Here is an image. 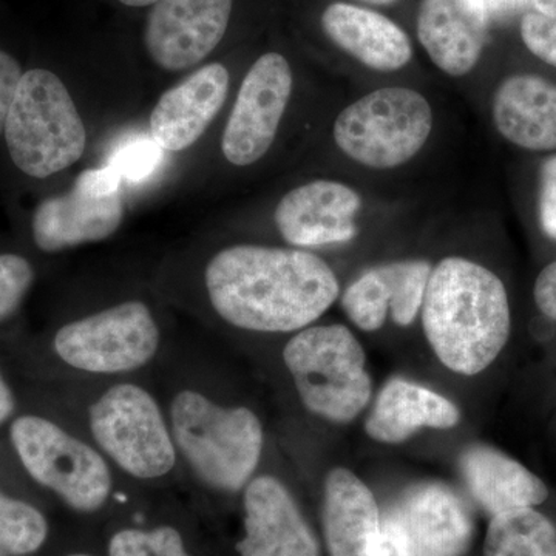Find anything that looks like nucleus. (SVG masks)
I'll list each match as a JSON object with an SVG mask.
<instances>
[{"mask_svg":"<svg viewBox=\"0 0 556 556\" xmlns=\"http://www.w3.org/2000/svg\"><path fill=\"white\" fill-rule=\"evenodd\" d=\"M324 529L329 556H380L378 501L346 468L325 479Z\"/></svg>","mask_w":556,"mask_h":556,"instance_id":"19","label":"nucleus"},{"mask_svg":"<svg viewBox=\"0 0 556 556\" xmlns=\"http://www.w3.org/2000/svg\"><path fill=\"white\" fill-rule=\"evenodd\" d=\"M532 5L536 13L556 21V0H532Z\"/></svg>","mask_w":556,"mask_h":556,"instance_id":"35","label":"nucleus"},{"mask_svg":"<svg viewBox=\"0 0 556 556\" xmlns=\"http://www.w3.org/2000/svg\"><path fill=\"white\" fill-rule=\"evenodd\" d=\"M240 556H318V543L287 486L258 477L244 486Z\"/></svg>","mask_w":556,"mask_h":556,"instance_id":"15","label":"nucleus"},{"mask_svg":"<svg viewBox=\"0 0 556 556\" xmlns=\"http://www.w3.org/2000/svg\"><path fill=\"white\" fill-rule=\"evenodd\" d=\"M473 519L441 482L409 486L380 511V556H464Z\"/></svg>","mask_w":556,"mask_h":556,"instance_id":"10","label":"nucleus"},{"mask_svg":"<svg viewBox=\"0 0 556 556\" xmlns=\"http://www.w3.org/2000/svg\"><path fill=\"white\" fill-rule=\"evenodd\" d=\"M459 420V409L447 397L409 380L393 379L380 391L365 430L382 444H401L420 428L447 430Z\"/></svg>","mask_w":556,"mask_h":556,"instance_id":"23","label":"nucleus"},{"mask_svg":"<svg viewBox=\"0 0 556 556\" xmlns=\"http://www.w3.org/2000/svg\"><path fill=\"white\" fill-rule=\"evenodd\" d=\"M433 129L426 97L407 87H386L348 105L334 123V141L351 160L393 169L422 150Z\"/></svg>","mask_w":556,"mask_h":556,"instance_id":"7","label":"nucleus"},{"mask_svg":"<svg viewBox=\"0 0 556 556\" xmlns=\"http://www.w3.org/2000/svg\"><path fill=\"white\" fill-rule=\"evenodd\" d=\"M3 137L14 166L38 179L73 166L87 142L86 127L67 87L43 68L22 75Z\"/></svg>","mask_w":556,"mask_h":556,"instance_id":"4","label":"nucleus"},{"mask_svg":"<svg viewBox=\"0 0 556 556\" xmlns=\"http://www.w3.org/2000/svg\"><path fill=\"white\" fill-rule=\"evenodd\" d=\"M35 268L20 254H0V324L20 311L35 283Z\"/></svg>","mask_w":556,"mask_h":556,"instance_id":"27","label":"nucleus"},{"mask_svg":"<svg viewBox=\"0 0 556 556\" xmlns=\"http://www.w3.org/2000/svg\"><path fill=\"white\" fill-rule=\"evenodd\" d=\"M175 447L201 482L218 492L244 489L257 470L263 452V427L244 407H222L185 390L170 405Z\"/></svg>","mask_w":556,"mask_h":556,"instance_id":"3","label":"nucleus"},{"mask_svg":"<svg viewBox=\"0 0 556 556\" xmlns=\"http://www.w3.org/2000/svg\"><path fill=\"white\" fill-rule=\"evenodd\" d=\"M109 556H190L177 529H124L109 544Z\"/></svg>","mask_w":556,"mask_h":556,"instance_id":"26","label":"nucleus"},{"mask_svg":"<svg viewBox=\"0 0 556 556\" xmlns=\"http://www.w3.org/2000/svg\"><path fill=\"white\" fill-rule=\"evenodd\" d=\"M431 270L430 263L424 260L376 266L346 289L342 298L343 311L364 331L382 328L388 313L394 324L408 327L422 309Z\"/></svg>","mask_w":556,"mask_h":556,"instance_id":"16","label":"nucleus"},{"mask_svg":"<svg viewBox=\"0 0 556 556\" xmlns=\"http://www.w3.org/2000/svg\"><path fill=\"white\" fill-rule=\"evenodd\" d=\"M94 441L130 477H166L177 464L174 437L155 397L135 383L109 388L90 407Z\"/></svg>","mask_w":556,"mask_h":556,"instance_id":"8","label":"nucleus"},{"mask_svg":"<svg viewBox=\"0 0 556 556\" xmlns=\"http://www.w3.org/2000/svg\"><path fill=\"white\" fill-rule=\"evenodd\" d=\"M489 17H507L526 9L532 0H481Z\"/></svg>","mask_w":556,"mask_h":556,"instance_id":"34","label":"nucleus"},{"mask_svg":"<svg viewBox=\"0 0 556 556\" xmlns=\"http://www.w3.org/2000/svg\"><path fill=\"white\" fill-rule=\"evenodd\" d=\"M533 294L541 313L556 321V262L541 270Z\"/></svg>","mask_w":556,"mask_h":556,"instance_id":"32","label":"nucleus"},{"mask_svg":"<svg viewBox=\"0 0 556 556\" xmlns=\"http://www.w3.org/2000/svg\"><path fill=\"white\" fill-rule=\"evenodd\" d=\"M11 447L33 481L73 510H100L112 492L104 457L49 417L21 415L10 422Z\"/></svg>","mask_w":556,"mask_h":556,"instance_id":"6","label":"nucleus"},{"mask_svg":"<svg viewBox=\"0 0 556 556\" xmlns=\"http://www.w3.org/2000/svg\"><path fill=\"white\" fill-rule=\"evenodd\" d=\"M160 329L138 300L70 321L53 339L56 356L91 375H123L148 365L160 348Z\"/></svg>","mask_w":556,"mask_h":556,"instance_id":"9","label":"nucleus"},{"mask_svg":"<svg viewBox=\"0 0 556 556\" xmlns=\"http://www.w3.org/2000/svg\"><path fill=\"white\" fill-rule=\"evenodd\" d=\"M119 2L127 7H148L155 5L159 0H119Z\"/></svg>","mask_w":556,"mask_h":556,"instance_id":"36","label":"nucleus"},{"mask_svg":"<svg viewBox=\"0 0 556 556\" xmlns=\"http://www.w3.org/2000/svg\"><path fill=\"white\" fill-rule=\"evenodd\" d=\"M489 14L481 0H424L417 36L430 60L450 76H464L484 49Z\"/></svg>","mask_w":556,"mask_h":556,"instance_id":"18","label":"nucleus"},{"mask_svg":"<svg viewBox=\"0 0 556 556\" xmlns=\"http://www.w3.org/2000/svg\"><path fill=\"white\" fill-rule=\"evenodd\" d=\"M521 38L527 49L556 68V21L530 11L521 21Z\"/></svg>","mask_w":556,"mask_h":556,"instance_id":"29","label":"nucleus"},{"mask_svg":"<svg viewBox=\"0 0 556 556\" xmlns=\"http://www.w3.org/2000/svg\"><path fill=\"white\" fill-rule=\"evenodd\" d=\"M540 218L544 232L556 240V155L541 169Z\"/></svg>","mask_w":556,"mask_h":556,"instance_id":"30","label":"nucleus"},{"mask_svg":"<svg viewBox=\"0 0 556 556\" xmlns=\"http://www.w3.org/2000/svg\"><path fill=\"white\" fill-rule=\"evenodd\" d=\"M364 2L375 3V5H388V3H393L394 0H364Z\"/></svg>","mask_w":556,"mask_h":556,"instance_id":"37","label":"nucleus"},{"mask_svg":"<svg viewBox=\"0 0 556 556\" xmlns=\"http://www.w3.org/2000/svg\"><path fill=\"white\" fill-rule=\"evenodd\" d=\"M229 91V72L204 65L156 102L150 115V138L163 150L181 152L195 144L217 116Z\"/></svg>","mask_w":556,"mask_h":556,"instance_id":"17","label":"nucleus"},{"mask_svg":"<svg viewBox=\"0 0 556 556\" xmlns=\"http://www.w3.org/2000/svg\"><path fill=\"white\" fill-rule=\"evenodd\" d=\"M292 86V70L281 54H263L249 68L222 139L223 153L230 164L251 166L268 153Z\"/></svg>","mask_w":556,"mask_h":556,"instance_id":"12","label":"nucleus"},{"mask_svg":"<svg viewBox=\"0 0 556 556\" xmlns=\"http://www.w3.org/2000/svg\"><path fill=\"white\" fill-rule=\"evenodd\" d=\"M163 149L152 138H138L127 142L109 163L123 179L142 181L159 169Z\"/></svg>","mask_w":556,"mask_h":556,"instance_id":"28","label":"nucleus"},{"mask_svg":"<svg viewBox=\"0 0 556 556\" xmlns=\"http://www.w3.org/2000/svg\"><path fill=\"white\" fill-rule=\"evenodd\" d=\"M49 522L27 501L0 490V556H30L46 544Z\"/></svg>","mask_w":556,"mask_h":556,"instance_id":"25","label":"nucleus"},{"mask_svg":"<svg viewBox=\"0 0 556 556\" xmlns=\"http://www.w3.org/2000/svg\"><path fill=\"white\" fill-rule=\"evenodd\" d=\"M68 556H90V555H80V554H76V555H68Z\"/></svg>","mask_w":556,"mask_h":556,"instance_id":"38","label":"nucleus"},{"mask_svg":"<svg viewBox=\"0 0 556 556\" xmlns=\"http://www.w3.org/2000/svg\"><path fill=\"white\" fill-rule=\"evenodd\" d=\"M496 129L526 150L556 149V86L532 75L510 76L493 98Z\"/></svg>","mask_w":556,"mask_h":556,"instance_id":"22","label":"nucleus"},{"mask_svg":"<svg viewBox=\"0 0 556 556\" xmlns=\"http://www.w3.org/2000/svg\"><path fill=\"white\" fill-rule=\"evenodd\" d=\"M208 300L223 320L255 332L308 328L339 298L334 270L302 249L240 244L208 262Z\"/></svg>","mask_w":556,"mask_h":556,"instance_id":"1","label":"nucleus"},{"mask_svg":"<svg viewBox=\"0 0 556 556\" xmlns=\"http://www.w3.org/2000/svg\"><path fill=\"white\" fill-rule=\"evenodd\" d=\"M123 177L110 164L84 170L68 192L40 201L33 214L36 247L58 254L112 237L124 218Z\"/></svg>","mask_w":556,"mask_h":556,"instance_id":"11","label":"nucleus"},{"mask_svg":"<svg viewBox=\"0 0 556 556\" xmlns=\"http://www.w3.org/2000/svg\"><path fill=\"white\" fill-rule=\"evenodd\" d=\"M233 0H159L146 22L150 58L167 72L206 60L228 30Z\"/></svg>","mask_w":556,"mask_h":556,"instance_id":"13","label":"nucleus"},{"mask_svg":"<svg viewBox=\"0 0 556 556\" xmlns=\"http://www.w3.org/2000/svg\"><path fill=\"white\" fill-rule=\"evenodd\" d=\"M361 207V195L350 186L317 179L288 192L277 204L274 222L292 247H329L356 237L354 217Z\"/></svg>","mask_w":556,"mask_h":556,"instance_id":"14","label":"nucleus"},{"mask_svg":"<svg viewBox=\"0 0 556 556\" xmlns=\"http://www.w3.org/2000/svg\"><path fill=\"white\" fill-rule=\"evenodd\" d=\"M283 362L308 412L331 422H351L371 399L364 348L343 325L300 329Z\"/></svg>","mask_w":556,"mask_h":556,"instance_id":"5","label":"nucleus"},{"mask_svg":"<svg viewBox=\"0 0 556 556\" xmlns=\"http://www.w3.org/2000/svg\"><path fill=\"white\" fill-rule=\"evenodd\" d=\"M422 325L445 367L457 375H479L495 362L510 336L506 287L471 260L444 258L428 280Z\"/></svg>","mask_w":556,"mask_h":556,"instance_id":"2","label":"nucleus"},{"mask_svg":"<svg viewBox=\"0 0 556 556\" xmlns=\"http://www.w3.org/2000/svg\"><path fill=\"white\" fill-rule=\"evenodd\" d=\"M470 495L490 517L535 507L547 500L546 484L514 457L489 445H471L459 460Z\"/></svg>","mask_w":556,"mask_h":556,"instance_id":"20","label":"nucleus"},{"mask_svg":"<svg viewBox=\"0 0 556 556\" xmlns=\"http://www.w3.org/2000/svg\"><path fill=\"white\" fill-rule=\"evenodd\" d=\"M14 413H16V396L0 368V427L10 424L16 417Z\"/></svg>","mask_w":556,"mask_h":556,"instance_id":"33","label":"nucleus"},{"mask_svg":"<svg viewBox=\"0 0 556 556\" xmlns=\"http://www.w3.org/2000/svg\"><path fill=\"white\" fill-rule=\"evenodd\" d=\"M484 556H556V529L533 507L496 515L486 529Z\"/></svg>","mask_w":556,"mask_h":556,"instance_id":"24","label":"nucleus"},{"mask_svg":"<svg viewBox=\"0 0 556 556\" xmlns=\"http://www.w3.org/2000/svg\"><path fill=\"white\" fill-rule=\"evenodd\" d=\"M22 72L20 62L14 60L11 54L0 50V134L5 129L7 118L11 104H13L14 94L20 87Z\"/></svg>","mask_w":556,"mask_h":556,"instance_id":"31","label":"nucleus"},{"mask_svg":"<svg viewBox=\"0 0 556 556\" xmlns=\"http://www.w3.org/2000/svg\"><path fill=\"white\" fill-rule=\"evenodd\" d=\"M321 27L336 46L378 72H396L412 61L408 36L376 11L332 3L321 16Z\"/></svg>","mask_w":556,"mask_h":556,"instance_id":"21","label":"nucleus"}]
</instances>
